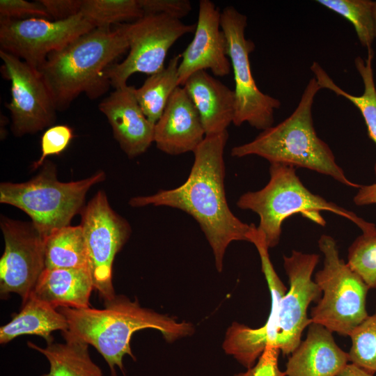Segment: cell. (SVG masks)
Masks as SVG:
<instances>
[{
	"mask_svg": "<svg viewBox=\"0 0 376 376\" xmlns=\"http://www.w3.org/2000/svg\"><path fill=\"white\" fill-rule=\"evenodd\" d=\"M352 345L348 352L350 363L374 375L376 373V306L350 334Z\"/></svg>",
	"mask_w": 376,
	"mask_h": 376,
	"instance_id": "f546056e",
	"label": "cell"
},
{
	"mask_svg": "<svg viewBox=\"0 0 376 376\" xmlns=\"http://www.w3.org/2000/svg\"><path fill=\"white\" fill-rule=\"evenodd\" d=\"M93 289L88 269H45L31 295L56 309L86 308Z\"/></svg>",
	"mask_w": 376,
	"mask_h": 376,
	"instance_id": "ffe728a7",
	"label": "cell"
},
{
	"mask_svg": "<svg viewBox=\"0 0 376 376\" xmlns=\"http://www.w3.org/2000/svg\"><path fill=\"white\" fill-rule=\"evenodd\" d=\"M80 214L88 269L95 290L105 302L116 295L112 282L113 263L131 235V226L112 209L104 191H97Z\"/></svg>",
	"mask_w": 376,
	"mask_h": 376,
	"instance_id": "30bf717a",
	"label": "cell"
},
{
	"mask_svg": "<svg viewBox=\"0 0 376 376\" xmlns=\"http://www.w3.org/2000/svg\"><path fill=\"white\" fill-rule=\"evenodd\" d=\"M205 136L194 103L185 88L178 86L155 125L154 142L157 148L171 155L194 152Z\"/></svg>",
	"mask_w": 376,
	"mask_h": 376,
	"instance_id": "e0dca14e",
	"label": "cell"
},
{
	"mask_svg": "<svg viewBox=\"0 0 376 376\" xmlns=\"http://www.w3.org/2000/svg\"><path fill=\"white\" fill-rule=\"evenodd\" d=\"M320 89L316 79H311L297 107L288 118L263 130L251 141L233 147L231 156L257 155L270 164L305 168L348 187H360L346 177L329 146L316 134L312 108Z\"/></svg>",
	"mask_w": 376,
	"mask_h": 376,
	"instance_id": "277c9868",
	"label": "cell"
},
{
	"mask_svg": "<svg viewBox=\"0 0 376 376\" xmlns=\"http://www.w3.org/2000/svg\"><path fill=\"white\" fill-rule=\"evenodd\" d=\"M41 171L31 180L19 183L0 184V203L19 208L29 215L31 222L45 237L69 226L81 213L86 196L106 175L98 171L88 178L68 182L59 181L56 166L45 161Z\"/></svg>",
	"mask_w": 376,
	"mask_h": 376,
	"instance_id": "8992f818",
	"label": "cell"
},
{
	"mask_svg": "<svg viewBox=\"0 0 376 376\" xmlns=\"http://www.w3.org/2000/svg\"><path fill=\"white\" fill-rule=\"evenodd\" d=\"M180 54L175 56L163 70L149 75L140 88H135V96L140 107L154 125L161 117L171 95L180 86Z\"/></svg>",
	"mask_w": 376,
	"mask_h": 376,
	"instance_id": "d4e9b609",
	"label": "cell"
},
{
	"mask_svg": "<svg viewBox=\"0 0 376 376\" xmlns=\"http://www.w3.org/2000/svg\"><path fill=\"white\" fill-rule=\"evenodd\" d=\"M283 258L290 287L280 304L276 345L283 356H289L301 341L304 329L312 322L307 315L310 304L322 297L320 288L312 280L320 256L292 250L290 256L284 255Z\"/></svg>",
	"mask_w": 376,
	"mask_h": 376,
	"instance_id": "5bb4252c",
	"label": "cell"
},
{
	"mask_svg": "<svg viewBox=\"0 0 376 376\" xmlns=\"http://www.w3.org/2000/svg\"><path fill=\"white\" fill-rule=\"evenodd\" d=\"M182 86L198 111L205 136L227 131L235 113L234 91L206 70L193 73Z\"/></svg>",
	"mask_w": 376,
	"mask_h": 376,
	"instance_id": "d6986e66",
	"label": "cell"
},
{
	"mask_svg": "<svg viewBox=\"0 0 376 376\" xmlns=\"http://www.w3.org/2000/svg\"><path fill=\"white\" fill-rule=\"evenodd\" d=\"M318 246L324 255V265L314 281L322 296L312 308L310 318L332 333L350 336L369 315L366 297L370 288L340 257L334 237L321 235Z\"/></svg>",
	"mask_w": 376,
	"mask_h": 376,
	"instance_id": "52a82bcc",
	"label": "cell"
},
{
	"mask_svg": "<svg viewBox=\"0 0 376 376\" xmlns=\"http://www.w3.org/2000/svg\"><path fill=\"white\" fill-rule=\"evenodd\" d=\"M129 49L120 30L98 27L50 53L40 72L57 111L67 109L80 94L95 99L109 88L107 68Z\"/></svg>",
	"mask_w": 376,
	"mask_h": 376,
	"instance_id": "3957f363",
	"label": "cell"
},
{
	"mask_svg": "<svg viewBox=\"0 0 376 376\" xmlns=\"http://www.w3.org/2000/svg\"><path fill=\"white\" fill-rule=\"evenodd\" d=\"M280 352L277 346L267 345L253 366L235 376H286L279 367Z\"/></svg>",
	"mask_w": 376,
	"mask_h": 376,
	"instance_id": "836d02e7",
	"label": "cell"
},
{
	"mask_svg": "<svg viewBox=\"0 0 376 376\" xmlns=\"http://www.w3.org/2000/svg\"><path fill=\"white\" fill-rule=\"evenodd\" d=\"M62 334L64 343L52 342L46 347L28 342L29 347L42 354L49 362V373L41 376H104L90 357L89 345L68 331Z\"/></svg>",
	"mask_w": 376,
	"mask_h": 376,
	"instance_id": "7402d4cb",
	"label": "cell"
},
{
	"mask_svg": "<svg viewBox=\"0 0 376 376\" xmlns=\"http://www.w3.org/2000/svg\"><path fill=\"white\" fill-rule=\"evenodd\" d=\"M350 362L348 352L334 340L332 332L311 322L306 338L289 355L286 376H336Z\"/></svg>",
	"mask_w": 376,
	"mask_h": 376,
	"instance_id": "ac0fdd59",
	"label": "cell"
},
{
	"mask_svg": "<svg viewBox=\"0 0 376 376\" xmlns=\"http://www.w3.org/2000/svg\"><path fill=\"white\" fill-rule=\"evenodd\" d=\"M29 16L51 19L50 15L39 1H0V19H24L23 17Z\"/></svg>",
	"mask_w": 376,
	"mask_h": 376,
	"instance_id": "1f68e13d",
	"label": "cell"
},
{
	"mask_svg": "<svg viewBox=\"0 0 376 376\" xmlns=\"http://www.w3.org/2000/svg\"><path fill=\"white\" fill-rule=\"evenodd\" d=\"M73 136L72 128L66 125H56L47 128L41 137L40 157L33 162V168L37 169L41 167L47 157L62 153L70 145Z\"/></svg>",
	"mask_w": 376,
	"mask_h": 376,
	"instance_id": "4dcf8cb0",
	"label": "cell"
},
{
	"mask_svg": "<svg viewBox=\"0 0 376 376\" xmlns=\"http://www.w3.org/2000/svg\"><path fill=\"white\" fill-rule=\"evenodd\" d=\"M110 376H116V372H111Z\"/></svg>",
	"mask_w": 376,
	"mask_h": 376,
	"instance_id": "f35d334b",
	"label": "cell"
},
{
	"mask_svg": "<svg viewBox=\"0 0 376 376\" xmlns=\"http://www.w3.org/2000/svg\"><path fill=\"white\" fill-rule=\"evenodd\" d=\"M347 263L370 289H376V227L363 231L348 249Z\"/></svg>",
	"mask_w": 376,
	"mask_h": 376,
	"instance_id": "f1b7e54d",
	"label": "cell"
},
{
	"mask_svg": "<svg viewBox=\"0 0 376 376\" xmlns=\"http://www.w3.org/2000/svg\"><path fill=\"white\" fill-rule=\"evenodd\" d=\"M336 376H374V375L352 363H349Z\"/></svg>",
	"mask_w": 376,
	"mask_h": 376,
	"instance_id": "8d00e7d4",
	"label": "cell"
},
{
	"mask_svg": "<svg viewBox=\"0 0 376 376\" xmlns=\"http://www.w3.org/2000/svg\"><path fill=\"white\" fill-rule=\"evenodd\" d=\"M250 242L254 244L259 253L262 272L267 281L271 295L270 312L263 327L268 338L274 340L277 337L280 304L288 290L274 268L269 256V247L263 235L258 231L257 227L251 235Z\"/></svg>",
	"mask_w": 376,
	"mask_h": 376,
	"instance_id": "83f0119b",
	"label": "cell"
},
{
	"mask_svg": "<svg viewBox=\"0 0 376 376\" xmlns=\"http://www.w3.org/2000/svg\"><path fill=\"white\" fill-rule=\"evenodd\" d=\"M269 175V180L263 188L243 194L236 203L240 209L251 210L258 215L257 230L263 235L269 248L279 244L283 223L296 214H301L320 226L326 225L320 214L322 211L347 219L362 232L373 226L353 212L309 191L292 166L270 164Z\"/></svg>",
	"mask_w": 376,
	"mask_h": 376,
	"instance_id": "5b68a950",
	"label": "cell"
},
{
	"mask_svg": "<svg viewBox=\"0 0 376 376\" xmlns=\"http://www.w3.org/2000/svg\"><path fill=\"white\" fill-rule=\"evenodd\" d=\"M221 28L227 40V55L234 75L235 113L233 123H244L259 130L273 125L274 111L281 106L279 100L263 93L253 77L249 60L255 44L245 37L247 17L233 6L221 12Z\"/></svg>",
	"mask_w": 376,
	"mask_h": 376,
	"instance_id": "9c48e42d",
	"label": "cell"
},
{
	"mask_svg": "<svg viewBox=\"0 0 376 376\" xmlns=\"http://www.w3.org/2000/svg\"><path fill=\"white\" fill-rule=\"evenodd\" d=\"M68 329L66 318L49 304L30 295L12 320L0 328V343L6 344L22 335H37L47 344L53 342L51 334Z\"/></svg>",
	"mask_w": 376,
	"mask_h": 376,
	"instance_id": "44dd1931",
	"label": "cell"
},
{
	"mask_svg": "<svg viewBox=\"0 0 376 376\" xmlns=\"http://www.w3.org/2000/svg\"><path fill=\"white\" fill-rule=\"evenodd\" d=\"M5 249L0 260V292L19 295L24 303L45 269V237L31 222L1 217Z\"/></svg>",
	"mask_w": 376,
	"mask_h": 376,
	"instance_id": "7c38bea8",
	"label": "cell"
},
{
	"mask_svg": "<svg viewBox=\"0 0 376 376\" xmlns=\"http://www.w3.org/2000/svg\"><path fill=\"white\" fill-rule=\"evenodd\" d=\"M135 88L128 85L116 88L98 106L112 128L114 139L130 158L143 154L154 142L155 125L140 107Z\"/></svg>",
	"mask_w": 376,
	"mask_h": 376,
	"instance_id": "2e32d148",
	"label": "cell"
},
{
	"mask_svg": "<svg viewBox=\"0 0 376 376\" xmlns=\"http://www.w3.org/2000/svg\"><path fill=\"white\" fill-rule=\"evenodd\" d=\"M374 19H375V31L376 38V1H374Z\"/></svg>",
	"mask_w": 376,
	"mask_h": 376,
	"instance_id": "74e56055",
	"label": "cell"
},
{
	"mask_svg": "<svg viewBox=\"0 0 376 376\" xmlns=\"http://www.w3.org/2000/svg\"><path fill=\"white\" fill-rule=\"evenodd\" d=\"M125 36L129 52L120 63L109 65L105 77L115 89L127 85L136 72L151 75L164 68L169 49L182 36L194 32L196 24L159 14H147L136 21L116 26Z\"/></svg>",
	"mask_w": 376,
	"mask_h": 376,
	"instance_id": "ba28073f",
	"label": "cell"
},
{
	"mask_svg": "<svg viewBox=\"0 0 376 376\" xmlns=\"http://www.w3.org/2000/svg\"><path fill=\"white\" fill-rule=\"evenodd\" d=\"M317 3L338 13L353 25L363 47L372 49L375 38L374 1L370 0H318Z\"/></svg>",
	"mask_w": 376,
	"mask_h": 376,
	"instance_id": "4316f807",
	"label": "cell"
},
{
	"mask_svg": "<svg viewBox=\"0 0 376 376\" xmlns=\"http://www.w3.org/2000/svg\"><path fill=\"white\" fill-rule=\"evenodd\" d=\"M228 131L206 136L194 151V160L187 180L171 189L131 198L129 205L166 206L184 211L198 224L213 251L219 272L228 245L233 241H251L256 229L238 219L230 210L224 187V152Z\"/></svg>",
	"mask_w": 376,
	"mask_h": 376,
	"instance_id": "6da1fadb",
	"label": "cell"
},
{
	"mask_svg": "<svg viewBox=\"0 0 376 376\" xmlns=\"http://www.w3.org/2000/svg\"><path fill=\"white\" fill-rule=\"evenodd\" d=\"M366 59L357 56L354 65L363 84V93L361 95H354L345 91L336 84L327 72L317 63L313 62L311 70L319 86L328 89L338 96H342L351 102L361 112L366 125L369 137L376 144V87L374 80L373 59V49L368 51ZM376 175V164L375 166Z\"/></svg>",
	"mask_w": 376,
	"mask_h": 376,
	"instance_id": "603a6c76",
	"label": "cell"
},
{
	"mask_svg": "<svg viewBox=\"0 0 376 376\" xmlns=\"http://www.w3.org/2000/svg\"><path fill=\"white\" fill-rule=\"evenodd\" d=\"M353 201L357 205L376 204V182L361 186Z\"/></svg>",
	"mask_w": 376,
	"mask_h": 376,
	"instance_id": "d590c367",
	"label": "cell"
},
{
	"mask_svg": "<svg viewBox=\"0 0 376 376\" xmlns=\"http://www.w3.org/2000/svg\"><path fill=\"white\" fill-rule=\"evenodd\" d=\"M79 13L95 28L134 22L144 15L138 0H83Z\"/></svg>",
	"mask_w": 376,
	"mask_h": 376,
	"instance_id": "484cf974",
	"label": "cell"
},
{
	"mask_svg": "<svg viewBox=\"0 0 376 376\" xmlns=\"http://www.w3.org/2000/svg\"><path fill=\"white\" fill-rule=\"evenodd\" d=\"M102 309L86 308H57L67 319L71 334L93 345L109 365L111 373L116 366L123 370L125 354L136 360L131 347L133 334L144 329L159 331L166 340L172 342L194 333L189 322H180L173 318L141 307L124 295H116L104 302Z\"/></svg>",
	"mask_w": 376,
	"mask_h": 376,
	"instance_id": "7a4b0ae2",
	"label": "cell"
},
{
	"mask_svg": "<svg viewBox=\"0 0 376 376\" xmlns=\"http://www.w3.org/2000/svg\"><path fill=\"white\" fill-rule=\"evenodd\" d=\"M45 269H88L87 249L81 225L67 226L45 238Z\"/></svg>",
	"mask_w": 376,
	"mask_h": 376,
	"instance_id": "cb8c5ba5",
	"label": "cell"
},
{
	"mask_svg": "<svg viewBox=\"0 0 376 376\" xmlns=\"http://www.w3.org/2000/svg\"><path fill=\"white\" fill-rule=\"evenodd\" d=\"M83 0H39L53 20H63L79 14Z\"/></svg>",
	"mask_w": 376,
	"mask_h": 376,
	"instance_id": "e575fe53",
	"label": "cell"
},
{
	"mask_svg": "<svg viewBox=\"0 0 376 376\" xmlns=\"http://www.w3.org/2000/svg\"><path fill=\"white\" fill-rule=\"evenodd\" d=\"M95 27L79 13L63 20L0 19V49L38 71L47 56Z\"/></svg>",
	"mask_w": 376,
	"mask_h": 376,
	"instance_id": "8fae6325",
	"label": "cell"
},
{
	"mask_svg": "<svg viewBox=\"0 0 376 376\" xmlns=\"http://www.w3.org/2000/svg\"><path fill=\"white\" fill-rule=\"evenodd\" d=\"M3 72L10 81L12 131L16 136L53 126L56 108L40 72L22 59L0 49Z\"/></svg>",
	"mask_w": 376,
	"mask_h": 376,
	"instance_id": "4fadbf2b",
	"label": "cell"
},
{
	"mask_svg": "<svg viewBox=\"0 0 376 376\" xmlns=\"http://www.w3.org/2000/svg\"><path fill=\"white\" fill-rule=\"evenodd\" d=\"M144 15L159 14L180 19L191 10L189 0H138Z\"/></svg>",
	"mask_w": 376,
	"mask_h": 376,
	"instance_id": "d6a6232c",
	"label": "cell"
},
{
	"mask_svg": "<svg viewBox=\"0 0 376 376\" xmlns=\"http://www.w3.org/2000/svg\"><path fill=\"white\" fill-rule=\"evenodd\" d=\"M221 12L210 0H201L194 36L180 56L179 84L193 73L210 70L214 75L227 76L231 64L227 55V40L220 23Z\"/></svg>",
	"mask_w": 376,
	"mask_h": 376,
	"instance_id": "9a60e30c",
	"label": "cell"
}]
</instances>
